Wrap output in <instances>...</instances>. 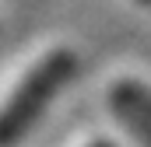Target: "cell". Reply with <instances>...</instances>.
Masks as SVG:
<instances>
[{
  "label": "cell",
  "mask_w": 151,
  "mask_h": 147,
  "mask_svg": "<svg viewBox=\"0 0 151 147\" xmlns=\"http://www.w3.org/2000/svg\"><path fill=\"white\" fill-rule=\"evenodd\" d=\"M116 116L127 130H134V137L144 147H151V91L141 88L137 81H119L109 91Z\"/></svg>",
  "instance_id": "2"
},
{
  "label": "cell",
  "mask_w": 151,
  "mask_h": 147,
  "mask_svg": "<svg viewBox=\"0 0 151 147\" xmlns=\"http://www.w3.org/2000/svg\"><path fill=\"white\" fill-rule=\"evenodd\" d=\"M77 60L67 53V49H56L49 56H42L32 70L25 74V81L14 88V95L7 98V105L0 109V147L18 144L32 123H35L42 109L56 98V91L67 84V77L74 74Z\"/></svg>",
  "instance_id": "1"
}]
</instances>
